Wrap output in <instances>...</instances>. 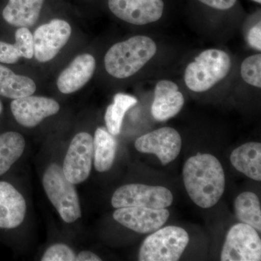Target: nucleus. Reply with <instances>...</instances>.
Wrapping results in <instances>:
<instances>
[{
	"mask_svg": "<svg viewBox=\"0 0 261 261\" xmlns=\"http://www.w3.org/2000/svg\"><path fill=\"white\" fill-rule=\"evenodd\" d=\"M25 214L27 202L23 196L9 182L0 181V228L18 227Z\"/></svg>",
	"mask_w": 261,
	"mask_h": 261,
	"instance_id": "dca6fc26",
	"label": "nucleus"
},
{
	"mask_svg": "<svg viewBox=\"0 0 261 261\" xmlns=\"http://www.w3.org/2000/svg\"><path fill=\"white\" fill-rule=\"evenodd\" d=\"M261 240L257 231L240 223L228 230L222 251V261H260Z\"/></svg>",
	"mask_w": 261,
	"mask_h": 261,
	"instance_id": "0eeeda50",
	"label": "nucleus"
},
{
	"mask_svg": "<svg viewBox=\"0 0 261 261\" xmlns=\"http://www.w3.org/2000/svg\"><path fill=\"white\" fill-rule=\"evenodd\" d=\"M182 174L187 193L202 208L212 207L224 195V168L212 154L198 153L190 158L185 163Z\"/></svg>",
	"mask_w": 261,
	"mask_h": 261,
	"instance_id": "f257e3e1",
	"label": "nucleus"
},
{
	"mask_svg": "<svg viewBox=\"0 0 261 261\" xmlns=\"http://www.w3.org/2000/svg\"><path fill=\"white\" fill-rule=\"evenodd\" d=\"M44 0H9L3 11L7 23L13 27L29 28L39 18Z\"/></svg>",
	"mask_w": 261,
	"mask_h": 261,
	"instance_id": "f3484780",
	"label": "nucleus"
},
{
	"mask_svg": "<svg viewBox=\"0 0 261 261\" xmlns=\"http://www.w3.org/2000/svg\"><path fill=\"white\" fill-rule=\"evenodd\" d=\"M169 216V211L166 208L141 206L116 208L113 214L117 222L139 233H148L159 229L167 222Z\"/></svg>",
	"mask_w": 261,
	"mask_h": 261,
	"instance_id": "9b49d317",
	"label": "nucleus"
},
{
	"mask_svg": "<svg viewBox=\"0 0 261 261\" xmlns=\"http://www.w3.org/2000/svg\"><path fill=\"white\" fill-rule=\"evenodd\" d=\"M68 22L53 19L36 29L34 37V57L39 63H47L56 58L71 36Z\"/></svg>",
	"mask_w": 261,
	"mask_h": 261,
	"instance_id": "1a4fd4ad",
	"label": "nucleus"
},
{
	"mask_svg": "<svg viewBox=\"0 0 261 261\" xmlns=\"http://www.w3.org/2000/svg\"><path fill=\"white\" fill-rule=\"evenodd\" d=\"M247 42L254 49L261 50V25L260 22L254 25L247 34Z\"/></svg>",
	"mask_w": 261,
	"mask_h": 261,
	"instance_id": "cd10ccee",
	"label": "nucleus"
},
{
	"mask_svg": "<svg viewBox=\"0 0 261 261\" xmlns=\"http://www.w3.org/2000/svg\"><path fill=\"white\" fill-rule=\"evenodd\" d=\"M102 259L100 258L97 255L93 252L84 251L80 252L78 255H76V260L75 261H101Z\"/></svg>",
	"mask_w": 261,
	"mask_h": 261,
	"instance_id": "c756f323",
	"label": "nucleus"
},
{
	"mask_svg": "<svg viewBox=\"0 0 261 261\" xmlns=\"http://www.w3.org/2000/svg\"><path fill=\"white\" fill-rule=\"evenodd\" d=\"M241 75L247 84L261 87V55L256 54L247 58L242 63Z\"/></svg>",
	"mask_w": 261,
	"mask_h": 261,
	"instance_id": "b1692460",
	"label": "nucleus"
},
{
	"mask_svg": "<svg viewBox=\"0 0 261 261\" xmlns=\"http://www.w3.org/2000/svg\"><path fill=\"white\" fill-rule=\"evenodd\" d=\"M96 69L95 59L92 55L82 54L61 72L57 86L63 94L73 93L88 83Z\"/></svg>",
	"mask_w": 261,
	"mask_h": 261,
	"instance_id": "4468645a",
	"label": "nucleus"
},
{
	"mask_svg": "<svg viewBox=\"0 0 261 261\" xmlns=\"http://www.w3.org/2000/svg\"><path fill=\"white\" fill-rule=\"evenodd\" d=\"M252 1L255 2V3H259V4H260L261 3V0H252Z\"/></svg>",
	"mask_w": 261,
	"mask_h": 261,
	"instance_id": "2f4dec72",
	"label": "nucleus"
},
{
	"mask_svg": "<svg viewBox=\"0 0 261 261\" xmlns=\"http://www.w3.org/2000/svg\"><path fill=\"white\" fill-rule=\"evenodd\" d=\"M76 255L68 245L58 243L51 245L44 252L42 261H74Z\"/></svg>",
	"mask_w": 261,
	"mask_h": 261,
	"instance_id": "a878e982",
	"label": "nucleus"
},
{
	"mask_svg": "<svg viewBox=\"0 0 261 261\" xmlns=\"http://www.w3.org/2000/svg\"><path fill=\"white\" fill-rule=\"evenodd\" d=\"M189 243L190 237L184 228L175 226L160 228L142 243L139 260H178Z\"/></svg>",
	"mask_w": 261,
	"mask_h": 261,
	"instance_id": "39448f33",
	"label": "nucleus"
},
{
	"mask_svg": "<svg viewBox=\"0 0 261 261\" xmlns=\"http://www.w3.org/2000/svg\"><path fill=\"white\" fill-rule=\"evenodd\" d=\"M15 45L21 58L32 59L34 56V37L29 28L20 27L15 34Z\"/></svg>",
	"mask_w": 261,
	"mask_h": 261,
	"instance_id": "393cba45",
	"label": "nucleus"
},
{
	"mask_svg": "<svg viewBox=\"0 0 261 261\" xmlns=\"http://www.w3.org/2000/svg\"><path fill=\"white\" fill-rule=\"evenodd\" d=\"M37 89L35 82L25 75L15 74L13 70L0 65V96L18 99L32 95Z\"/></svg>",
	"mask_w": 261,
	"mask_h": 261,
	"instance_id": "6ab92c4d",
	"label": "nucleus"
},
{
	"mask_svg": "<svg viewBox=\"0 0 261 261\" xmlns=\"http://www.w3.org/2000/svg\"><path fill=\"white\" fill-rule=\"evenodd\" d=\"M21 58L15 44L0 42V63L14 64Z\"/></svg>",
	"mask_w": 261,
	"mask_h": 261,
	"instance_id": "bb28decb",
	"label": "nucleus"
},
{
	"mask_svg": "<svg viewBox=\"0 0 261 261\" xmlns=\"http://www.w3.org/2000/svg\"><path fill=\"white\" fill-rule=\"evenodd\" d=\"M137 103V98L128 94L118 93L114 96L113 104L108 106L105 115L106 126L111 135H119L125 114Z\"/></svg>",
	"mask_w": 261,
	"mask_h": 261,
	"instance_id": "5701e85b",
	"label": "nucleus"
},
{
	"mask_svg": "<svg viewBox=\"0 0 261 261\" xmlns=\"http://www.w3.org/2000/svg\"><path fill=\"white\" fill-rule=\"evenodd\" d=\"M231 65L230 57L224 51L206 49L187 65L185 84L193 92H205L224 80L229 73Z\"/></svg>",
	"mask_w": 261,
	"mask_h": 261,
	"instance_id": "7ed1b4c3",
	"label": "nucleus"
},
{
	"mask_svg": "<svg viewBox=\"0 0 261 261\" xmlns=\"http://www.w3.org/2000/svg\"><path fill=\"white\" fill-rule=\"evenodd\" d=\"M10 109L19 124L33 128L47 117L57 114L61 107L59 103L51 98L29 95L13 99Z\"/></svg>",
	"mask_w": 261,
	"mask_h": 261,
	"instance_id": "ddd939ff",
	"label": "nucleus"
},
{
	"mask_svg": "<svg viewBox=\"0 0 261 261\" xmlns=\"http://www.w3.org/2000/svg\"><path fill=\"white\" fill-rule=\"evenodd\" d=\"M181 137L171 127H163L149 132L136 140L135 148L142 153L154 154L161 164L172 162L181 152Z\"/></svg>",
	"mask_w": 261,
	"mask_h": 261,
	"instance_id": "9d476101",
	"label": "nucleus"
},
{
	"mask_svg": "<svg viewBox=\"0 0 261 261\" xmlns=\"http://www.w3.org/2000/svg\"><path fill=\"white\" fill-rule=\"evenodd\" d=\"M2 111H3V105H2L1 102H0V113H1Z\"/></svg>",
	"mask_w": 261,
	"mask_h": 261,
	"instance_id": "7c9ffc66",
	"label": "nucleus"
},
{
	"mask_svg": "<svg viewBox=\"0 0 261 261\" xmlns=\"http://www.w3.org/2000/svg\"><path fill=\"white\" fill-rule=\"evenodd\" d=\"M173 200L172 193L166 187L128 184L117 189L111 198V204L115 208L141 206L161 209L171 206Z\"/></svg>",
	"mask_w": 261,
	"mask_h": 261,
	"instance_id": "423d86ee",
	"label": "nucleus"
},
{
	"mask_svg": "<svg viewBox=\"0 0 261 261\" xmlns=\"http://www.w3.org/2000/svg\"><path fill=\"white\" fill-rule=\"evenodd\" d=\"M94 165L98 172H106L112 168L116 158L117 142L114 136L99 127L93 138Z\"/></svg>",
	"mask_w": 261,
	"mask_h": 261,
	"instance_id": "aec40b11",
	"label": "nucleus"
},
{
	"mask_svg": "<svg viewBox=\"0 0 261 261\" xmlns=\"http://www.w3.org/2000/svg\"><path fill=\"white\" fill-rule=\"evenodd\" d=\"M185 97L174 82L160 81L154 89L151 113L156 121H166L181 111Z\"/></svg>",
	"mask_w": 261,
	"mask_h": 261,
	"instance_id": "2eb2a0df",
	"label": "nucleus"
},
{
	"mask_svg": "<svg viewBox=\"0 0 261 261\" xmlns=\"http://www.w3.org/2000/svg\"><path fill=\"white\" fill-rule=\"evenodd\" d=\"M25 148V139L18 132H8L0 135V176L20 159Z\"/></svg>",
	"mask_w": 261,
	"mask_h": 261,
	"instance_id": "412c9836",
	"label": "nucleus"
},
{
	"mask_svg": "<svg viewBox=\"0 0 261 261\" xmlns=\"http://www.w3.org/2000/svg\"><path fill=\"white\" fill-rule=\"evenodd\" d=\"M204 5L214 9L225 10L232 8L237 0H198Z\"/></svg>",
	"mask_w": 261,
	"mask_h": 261,
	"instance_id": "c85d7f7f",
	"label": "nucleus"
},
{
	"mask_svg": "<svg viewBox=\"0 0 261 261\" xmlns=\"http://www.w3.org/2000/svg\"><path fill=\"white\" fill-rule=\"evenodd\" d=\"M94 159L93 137L87 132H80L73 137L64 161L63 171L73 185H79L89 178Z\"/></svg>",
	"mask_w": 261,
	"mask_h": 261,
	"instance_id": "6e6552de",
	"label": "nucleus"
},
{
	"mask_svg": "<svg viewBox=\"0 0 261 261\" xmlns=\"http://www.w3.org/2000/svg\"><path fill=\"white\" fill-rule=\"evenodd\" d=\"M233 209L240 222L250 225L256 231H261L260 201L257 195L251 192L240 194L234 201Z\"/></svg>",
	"mask_w": 261,
	"mask_h": 261,
	"instance_id": "4be33fe9",
	"label": "nucleus"
},
{
	"mask_svg": "<svg viewBox=\"0 0 261 261\" xmlns=\"http://www.w3.org/2000/svg\"><path fill=\"white\" fill-rule=\"evenodd\" d=\"M108 7L117 18L142 25L161 19L164 3L163 0H108Z\"/></svg>",
	"mask_w": 261,
	"mask_h": 261,
	"instance_id": "f8f14e48",
	"label": "nucleus"
},
{
	"mask_svg": "<svg viewBox=\"0 0 261 261\" xmlns=\"http://www.w3.org/2000/svg\"><path fill=\"white\" fill-rule=\"evenodd\" d=\"M42 185L48 198L62 219L68 224L82 217V208L75 185L68 181L63 168L51 163L43 175Z\"/></svg>",
	"mask_w": 261,
	"mask_h": 261,
	"instance_id": "20e7f679",
	"label": "nucleus"
},
{
	"mask_svg": "<svg viewBox=\"0 0 261 261\" xmlns=\"http://www.w3.org/2000/svg\"><path fill=\"white\" fill-rule=\"evenodd\" d=\"M233 167L255 181H261V144L250 142L233 149L230 155Z\"/></svg>",
	"mask_w": 261,
	"mask_h": 261,
	"instance_id": "a211bd4d",
	"label": "nucleus"
},
{
	"mask_svg": "<svg viewBox=\"0 0 261 261\" xmlns=\"http://www.w3.org/2000/svg\"><path fill=\"white\" fill-rule=\"evenodd\" d=\"M157 46L151 38L135 36L112 46L105 56V68L116 79L132 76L155 55Z\"/></svg>",
	"mask_w": 261,
	"mask_h": 261,
	"instance_id": "f03ea898",
	"label": "nucleus"
}]
</instances>
